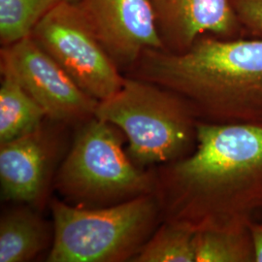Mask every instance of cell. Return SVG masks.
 <instances>
[{
  "label": "cell",
  "mask_w": 262,
  "mask_h": 262,
  "mask_svg": "<svg viewBox=\"0 0 262 262\" xmlns=\"http://www.w3.org/2000/svg\"><path fill=\"white\" fill-rule=\"evenodd\" d=\"M245 37H262V0H231Z\"/></svg>",
  "instance_id": "cell-16"
},
{
  "label": "cell",
  "mask_w": 262,
  "mask_h": 262,
  "mask_svg": "<svg viewBox=\"0 0 262 262\" xmlns=\"http://www.w3.org/2000/svg\"><path fill=\"white\" fill-rule=\"evenodd\" d=\"M161 222L192 230L249 228L262 222V123H197L195 150L156 166Z\"/></svg>",
  "instance_id": "cell-1"
},
{
  "label": "cell",
  "mask_w": 262,
  "mask_h": 262,
  "mask_svg": "<svg viewBox=\"0 0 262 262\" xmlns=\"http://www.w3.org/2000/svg\"><path fill=\"white\" fill-rule=\"evenodd\" d=\"M79 4L123 75L146 50H164L150 0H81Z\"/></svg>",
  "instance_id": "cell-8"
},
{
  "label": "cell",
  "mask_w": 262,
  "mask_h": 262,
  "mask_svg": "<svg viewBox=\"0 0 262 262\" xmlns=\"http://www.w3.org/2000/svg\"><path fill=\"white\" fill-rule=\"evenodd\" d=\"M194 253L195 262H255L250 228L196 232Z\"/></svg>",
  "instance_id": "cell-13"
},
{
  "label": "cell",
  "mask_w": 262,
  "mask_h": 262,
  "mask_svg": "<svg viewBox=\"0 0 262 262\" xmlns=\"http://www.w3.org/2000/svg\"><path fill=\"white\" fill-rule=\"evenodd\" d=\"M0 72L1 144L37 129L47 116L10 70L0 66Z\"/></svg>",
  "instance_id": "cell-12"
},
{
  "label": "cell",
  "mask_w": 262,
  "mask_h": 262,
  "mask_svg": "<svg viewBox=\"0 0 262 262\" xmlns=\"http://www.w3.org/2000/svg\"><path fill=\"white\" fill-rule=\"evenodd\" d=\"M30 35L98 101L114 95L124 83L125 76L105 51L79 3H62L50 10Z\"/></svg>",
  "instance_id": "cell-6"
},
{
  "label": "cell",
  "mask_w": 262,
  "mask_h": 262,
  "mask_svg": "<svg viewBox=\"0 0 262 262\" xmlns=\"http://www.w3.org/2000/svg\"><path fill=\"white\" fill-rule=\"evenodd\" d=\"M0 66L14 74L49 121L81 125L95 117L99 101L84 93L30 34L1 46Z\"/></svg>",
  "instance_id": "cell-7"
},
{
  "label": "cell",
  "mask_w": 262,
  "mask_h": 262,
  "mask_svg": "<svg viewBox=\"0 0 262 262\" xmlns=\"http://www.w3.org/2000/svg\"><path fill=\"white\" fill-rule=\"evenodd\" d=\"M124 76L177 94L198 122L262 123V37L205 34L184 53L149 49Z\"/></svg>",
  "instance_id": "cell-2"
},
{
  "label": "cell",
  "mask_w": 262,
  "mask_h": 262,
  "mask_svg": "<svg viewBox=\"0 0 262 262\" xmlns=\"http://www.w3.org/2000/svg\"><path fill=\"white\" fill-rule=\"evenodd\" d=\"M49 262L131 261L161 223L154 193L112 206L86 208L54 199Z\"/></svg>",
  "instance_id": "cell-4"
},
{
  "label": "cell",
  "mask_w": 262,
  "mask_h": 262,
  "mask_svg": "<svg viewBox=\"0 0 262 262\" xmlns=\"http://www.w3.org/2000/svg\"><path fill=\"white\" fill-rule=\"evenodd\" d=\"M249 228L254 245L255 262H262V222H254Z\"/></svg>",
  "instance_id": "cell-17"
},
{
  "label": "cell",
  "mask_w": 262,
  "mask_h": 262,
  "mask_svg": "<svg viewBox=\"0 0 262 262\" xmlns=\"http://www.w3.org/2000/svg\"><path fill=\"white\" fill-rule=\"evenodd\" d=\"M164 51L184 53L197 38L245 37L231 0H150Z\"/></svg>",
  "instance_id": "cell-10"
},
{
  "label": "cell",
  "mask_w": 262,
  "mask_h": 262,
  "mask_svg": "<svg viewBox=\"0 0 262 262\" xmlns=\"http://www.w3.org/2000/svg\"><path fill=\"white\" fill-rule=\"evenodd\" d=\"M120 131L96 117L81 124L55 180L68 204L112 206L154 193V173L132 162Z\"/></svg>",
  "instance_id": "cell-5"
},
{
  "label": "cell",
  "mask_w": 262,
  "mask_h": 262,
  "mask_svg": "<svg viewBox=\"0 0 262 262\" xmlns=\"http://www.w3.org/2000/svg\"><path fill=\"white\" fill-rule=\"evenodd\" d=\"M81 0H0V43L7 46L30 34L50 10Z\"/></svg>",
  "instance_id": "cell-15"
},
{
  "label": "cell",
  "mask_w": 262,
  "mask_h": 262,
  "mask_svg": "<svg viewBox=\"0 0 262 262\" xmlns=\"http://www.w3.org/2000/svg\"><path fill=\"white\" fill-rule=\"evenodd\" d=\"M50 241L47 223L32 209L19 207L1 215L0 262L30 261Z\"/></svg>",
  "instance_id": "cell-11"
},
{
  "label": "cell",
  "mask_w": 262,
  "mask_h": 262,
  "mask_svg": "<svg viewBox=\"0 0 262 262\" xmlns=\"http://www.w3.org/2000/svg\"><path fill=\"white\" fill-rule=\"evenodd\" d=\"M194 236L187 227L161 222L131 261L195 262Z\"/></svg>",
  "instance_id": "cell-14"
},
{
  "label": "cell",
  "mask_w": 262,
  "mask_h": 262,
  "mask_svg": "<svg viewBox=\"0 0 262 262\" xmlns=\"http://www.w3.org/2000/svg\"><path fill=\"white\" fill-rule=\"evenodd\" d=\"M58 151L59 141L44 122L21 137L1 143V199L40 205L46 196Z\"/></svg>",
  "instance_id": "cell-9"
},
{
  "label": "cell",
  "mask_w": 262,
  "mask_h": 262,
  "mask_svg": "<svg viewBox=\"0 0 262 262\" xmlns=\"http://www.w3.org/2000/svg\"><path fill=\"white\" fill-rule=\"evenodd\" d=\"M95 117L125 135L126 152L140 169L187 158L196 148L198 121L189 106L147 81L125 76L116 94L99 101Z\"/></svg>",
  "instance_id": "cell-3"
}]
</instances>
